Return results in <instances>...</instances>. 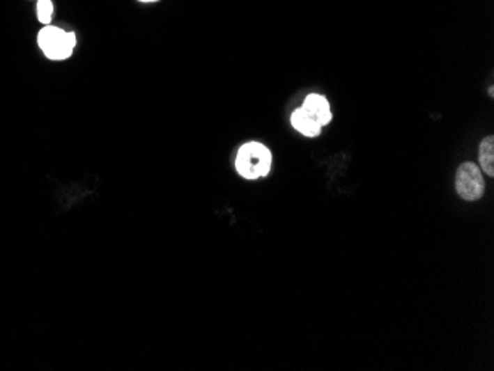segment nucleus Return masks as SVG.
Returning a JSON list of instances; mask_svg holds the SVG:
<instances>
[{
    "instance_id": "1",
    "label": "nucleus",
    "mask_w": 494,
    "mask_h": 371,
    "mask_svg": "<svg viewBox=\"0 0 494 371\" xmlns=\"http://www.w3.org/2000/svg\"><path fill=\"white\" fill-rule=\"evenodd\" d=\"M271 164L272 154L261 142H246L237 151L236 171L249 181L267 176L271 171Z\"/></svg>"
},
{
    "instance_id": "2",
    "label": "nucleus",
    "mask_w": 494,
    "mask_h": 371,
    "mask_svg": "<svg viewBox=\"0 0 494 371\" xmlns=\"http://www.w3.org/2000/svg\"><path fill=\"white\" fill-rule=\"evenodd\" d=\"M38 46L49 61H65L75 54L77 34L49 24L39 30Z\"/></svg>"
},
{
    "instance_id": "3",
    "label": "nucleus",
    "mask_w": 494,
    "mask_h": 371,
    "mask_svg": "<svg viewBox=\"0 0 494 371\" xmlns=\"http://www.w3.org/2000/svg\"><path fill=\"white\" fill-rule=\"evenodd\" d=\"M456 191L466 201H477L484 196L486 182L477 164L463 163L457 169Z\"/></svg>"
},
{
    "instance_id": "4",
    "label": "nucleus",
    "mask_w": 494,
    "mask_h": 371,
    "mask_svg": "<svg viewBox=\"0 0 494 371\" xmlns=\"http://www.w3.org/2000/svg\"><path fill=\"white\" fill-rule=\"evenodd\" d=\"M300 109H302L311 118H314L320 126H326L332 120V110H330L329 101L324 97H321V95L317 93L308 95L304 105L300 106Z\"/></svg>"
},
{
    "instance_id": "5",
    "label": "nucleus",
    "mask_w": 494,
    "mask_h": 371,
    "mask_svg": "<svg viewBox=\"0 0 494 371\" xmlns=\"http://www.w3.org/2000/svg\"><path fill=\"white\" fill-rule=\"evenodd\" d=\"M292 126L298 132H300V134L305 135V136H309V138L318 136L321 134V127H323L314 120V118H311L302 109H298L293 111Z\"/></svg>"
},
{
    "instance_id": "6",
    "label": "nucleus",
    "mask_w": 494,
    "mask_h": 371,
    "mask_svg": "<svg viewBox=\"0 0 494 371\" xmlns=\"http://www.w3.org/2000/svg\"><path fill=\"white\" fill-rule=\"evenodd\" d=\"M479 164L488 176H494V138L487 136L479 145Z\"/></svg>"
},
{
    "instance_id": "7",
    "label": "nucleus",
    "mask_w": 494,
    "mask_h": 371,
    "mask_svg": "<svg viewBox=\"0 0 494 371\" xmlns=\"http://www.w3.org/2000/svg\"><path fill=\"white\" fill-rule=\"evenodd\" d=\"M54 2L52 0H36V15L42 26H49L54 18Z\"/></svg>"
},
{
    "instance_id": "8",
    "label": "nucleus",
    "mask_w": 494,
    "mask_h": 371,
    "mask_svg": "<svg viewBox=\"0 0 494 371\" xmlns=\"http://www.w3.org/2000/svg\"><path fill=\"white\" fill-rule=\"evenodd\" d=\"M138 2H141V3H154V2H159V0H138Z\"/></svg>"
}]
</instances>
